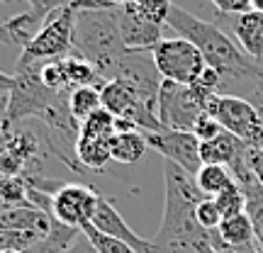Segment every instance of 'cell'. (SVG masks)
Listing matches in <instances>:
<instances>
[{"label":"cell","instance_id":"6da1fadb","mask_svg":"<svg viewBox=\"0 0 263 253\" xmlns=\"http://www.w3.org/2000/svg\"><path fill=\"white\" fill-rule=\"evenodd\" d=\"M163 219L156 236L151 239L156 253H210L212 231L202 229L195 217V207L205 200L195 176L163 159Z\"/></svg>","mask_w":263,"mask_h":253},{"label":"cell","instance_id":"7a4b0ae2","mask_svg":"<svg viewBox=\"0 0 263 253\" xmlns=\"http://www.w3.org/2000/svg\"><path fill=\"white\" fill-rule=\"evenodd\" d=\"M166 25L176 29L178 37L193 42L200 49V54L205 56L207 66H212L222 75L224 83L227 81H254L256 83L258 75L263 73L261 66L241 47H236L234 39L222 27H217L215 22L200 20L195 15H190L188 10L173 5Z\"/></svg>","mask_w":263,"mask_h":253},{"label":"cell","instance_id":"3957f363","mask_svg":"<svg viewBox=\"0 0 263 253\" xmlns=\"http://www.w3.org/2000/svg\"><path fill=\"white\" fill-rule=\"evenodd\" d=\"M73 51L95 66L103 81H110L115 64L132 51L127 49L120 29V10L115 5L85 8L76 15Z\"/></svg>","mask_w":263,"mask_h":253},{"label":"cell","instance_id":"277c9868","mask_svg":"<svg viewBox=\"0 0 263 253\" xmlns=\"http://www.w3.org/2000/svg\"><path fill=\"white\" fill-rule=\"evenodd\" d=\"M61 93H54L51 88L42 83L37 66L17 64V71L12 75V88L8 93V112H5V127H15L27 120H37L59 100Z\"/></svg>","mask_w":263,"mask_h":253},{"label":"cell","instance_id":"5b68a950","mask_svg":"<svg viewBox=\"0 0 263 253\" xmlns=\"http://www.w3.org/2000/svg\"><path fill=\"white\" fill-rule=\"evenodd\" d=\"M76 15L78 8H61L54 10L42 27L37 29V34L29 39V44L22 49L17 64L22 66H37L44 64L49 59H64L71 54L73 49V32H76Z\"/></svg>","mask_w":263,"mask_h":253},{"label":"cell","instance_id":"8992f818","mask_svg":"<svg viewBox=\"0 0 263 253\" xmlns=\"http://www.w3.org/2000/svg\"><path fill=\"white\" fill-rule=\"evenodd\" d=\"M210 98L212 95L202 93L195 85L163 81L159 100H156V117H159L161 127L176 131H193L195 120L205 112Z\"/></svg>","mask_w":263,"mask_h":253},{"label":"cell","instance_id":"52a82bcc","mask_svg":"<svg viewBox=\"0 0 263 253\" xmlns=\"http://www.w3.org/2000/svg\"><path fill=\"white\" fill-rule=\"evenodd\" d=\"M151 56H154V64L159 68L161 78L173 81V83L193 85L207 68V61L200 54V49L183 37L161 39L151 49Z\"/></svg>","mask_w":263,"mask_h":253},{"label":"cell","instance_id":"ba28073f","mask_svg":"<svg viewBox=\"0 0 263 253\" xmlns=\"http://www.w3.org/2000/svg\"><path fill=\"white\" fill-rule=\"evenodd\" d=\"M207 114H212L217 122L222 124V129L239 137L246 141L249 146L258 149L261 141V117L256 112L249 98H239V95H224L217 93L207 100L205 107Z\"/></svg>","mask_w":263,"mask_h":253},{"label":"cell","instance_id":"9c48e42d","mask_svg":"<svg viewBox=\"0 0 263 253\" xmlns=\"http://www.w3.org/2000/svg\"><path fill=\"white\" fill-rule=\"evenodd\" d=\"M110 81L124 83L139 100H144L151 107H156L161 83H163L159 68L154 64L151 51H127L115 64L112 73H110Z\"/></svg>","mask_w":263,"mask_h":253},{"label":"cell","instance_id":"30bf717a","mask_svg":"<svg viewBox=\"0 0 263 253\" xmlns=\"http://www.w3.org/2000/svg\"><path fill=\"white\" fill-rule=\"evenodd\" d=\"M98 197L100 192L90 185H81V183H64L57 190V195L51 197L54 205V217L61 224L73 226V229H83L93 222L95 207H98Z\"/></svg>","mask_w":263,"mask_h":253},{"label":"cell","instance_id":"8fae6325","mask_svg":"<svg viewBox=\"0 0 263 253\" xmlns=\"http://www.w3.org/2000/svg\"><path fill=\"white\" fill-rule=\"evenodd\" d=\"M149 149L159 151L166 161H173L176 166L188 170L190 176H195L202 168L200 159V139L193 131H176V129H159V131H144Z\"/></svg>","mask_w":263,"mask_h":253},{"label":"cell","instance_id":"7c38bea8","mask_svg":"<svg viewBox=\"0 0 263 253\" xmlns=\"http://www.w3.org/2000/svg\"><path fill=\"white\" fill-rule=\"evenodd\" d=\"M90 224L100 231V234H107L112 239H120L127 246H132L137 253H156V246L149 239H141L139 234H134L129 229V224L122 219V215L117 212V207L107 200V197H98V207H95V215Z\"/></svg>","mask_w":263,"mask_h":253},{"label":"cell","instance_id":"4fadbf2b","mask_svg":"<svg viewBox=\"0 0 263 253\" xmlns=\"http://www.w3.org/2000/svg\"><path fill=\"white\" fill-rule=\"evenodd\" d=\"M117 10H120V29H122V39L127 49H132V51H151L163 39L161 25L141 17L132 3H127V5Z\"/></svg>","mask_w":263,"mask_h":253},{"label":"cell","instance_id":"5bb4252c","mask_svg":"<svg viewBox=\"0 0 263 253\" xmlns=\"http://www.w3.org/2000/svg\"><path fill=\"white\" fill-rule=\"evenodd\" d=\"M249 144L241 141L239 137L229 134V131H222L217 134L215 139L210 141H200V159L202 163H215V166H227L232 168L239 159H244L249 153Z\"/></svg>","mask_w":263,"mask_h":253},{"label":"cell","instance_id":"9a60e30c","mask_svg":"<svg viewBox=\"0 0 263 253\" xmlns=\"http://www.w3.org/2000/svg\"><path fill=\"white\" fill-rule=\"evenodd\" d=\"M232 32H234L239 47L244 49L256 64L263 61V12L249 10L241 15H232Z\"/></svg>","mask_w":263,"mask_h":253},{"label":"cell","instance_id":"2e32d148","mask_svg":"<svg viewBox=\"0 0 263 253\" xmlns=\"http://www.w3.org/2000/svg\"><path fill=\"white\" fill-rule=\"evenodd\" d=\"M115 134H107V137H93V134H81L78 137V146H76V153L88 170H103L110 161H112V153H110V144H112Z\"/></svg>","mask_w":263,"mask_h":253},{"label":"cell","instance_id":"e0dca14e","mask_svg":"<svg viewBox=\"0 0 263 253\" xmlns=\"http://www.w3.org/2000/svg\"><path fill=\"white\" fill-rule=\"evenodd\" d=\"M146 149H149V141H146L144 131H122V134H115L112 144H110L112 161L122 163V166L139 163L146 156Z\"/></svg>","mask_w":263,"mask_h":253},{"label":"cell","instance_id":"ac0fdd59","mask_svg":"<svg viewBox=\"0 0 263 253\" xmlns=\"http://www.w3.org/2000/svg\"><path fill=\"white\" fill-rule=\"evenodd\" d=\"M195 183H197V188L205 192V197H217L219 192H224L227 188H232L236 180L227 166L202 163V168L195 173Z\"/></svg>","mask_w":263,"mask_h":253},{"label":"cell","instance_id":"d6986e66","mask_svg":"<svg viewBox=\"0 0 263 253\" xmlns=\"http://www.w3.org/2000/svg\"><path fill=\"white\" fill-rule=\"evenodd\" d=\"M103 107V100H100V88L95 85H83V88H73L68 93V110L73 114L78 124L85 122L90 114H95Z\"/></svg>","mask_w":263,"mask_h":253},{"label":"cell","instance_id":"ffe728a7","mask_svg":"<svg viewBox=\"0 0 263 253\" xmlns=\"http://www.w3.org/2000/svg\"><path fill=\"white\" fill-rule=\"evenodd\" d=\"M0 3H27L29 5V12L44 22V20L54 12V10H61V8H78V10H85V8H105L110 5L107 0H0Z\"/></svg>","mask_w":263,"mask_h":253},{"label":"cell","instance_id":"44dd1931","mask_svg":"<svg viewBox=\"0 0 263 253\" xmlns=\"http://www.w3.org/2000/svg\"><path fill=\"white\" fill-rule=\"evenodd\" d=\"M219 239L229 246H246V244H256V236H254V226H251V219L246 217V212L236 217H229L224 219L219 229H217Z\"/></svg>","mask_w":263,"mask_h":253},{"label":"cell","instance_id":"7402d4cb","mask_svg":"<svg viewBox=\"0 0 263 253\" xmlns=\"http://www.w3.org/2000/svg\"><path fill=\"white\" fill-rule=\"evenodd\" d=\"M66 61V75H68V88L73 90V88H83V85H95V88H100L105 83L100 73L95 71V66L90 61H85L83 56H64Z\"/></svg>","mask_w":263,"mask_h":253},{"label":"cell","instance_id":"603a6c76","mask_svg":"<svg viewBox=\"0 0 263 253\" xmlns=\"http://www.w3.org/2000/svg\"><path fill=\"white\" fill-rule=\"evenodd\" d=\"M27 183L15 176V178H0V209H12V207H32L27 197Z\"/></svg>","mask_w":263,"mask_h":253},{"label":"cell","instance_id":"cb8c5ba5","mask_svg":"<svg viewBox=\"0 0 263 253\" xmlns=\"http://www.w3.org/2000/svg\"><path fill=\"white\" fill-rule=\"evenodd\" d=\"M39 78H42V83L47 85V88H51L54 93H71L64 59H49L44 64H39Z\"/></svg>","mask_w":263,"mask_h":253},{"label":"cell","instance_id":"d4e9b609","mask_svg":"<svg viewBox=\"0 0 263 253\" xmlns=\"http://www.w3.org/2000/svg\"><path fill=\"white\" fill-rule=\"evenodd\" d=\"M132 5L137 8L141 17H146L149 22H156L161 27L168 22L171 8H173L171 0H132Z\"/></svg>","mask_w":263,"mask_h":253},{"label":"cell","instance_id":"484cf974","mask_svg":"<svg viewBox=\"0 0 263 253\" xmlns=\"http://www.w3.org/2000/svg\"><path fill=\"white\" fill-rule=\"evenodd\" d=\"M217 207H219V215H222V219H229V217H236L244 212L246 207V200H244V192H241V188L239 185H232V188H227L224 192H219V195L215 197Z\"/></svg>","mask_w":263,"mask_h":253},{"label":"cell","instance_id":"4316f807","mask_svg":"<svg viewBox=\"0 0 263 253\" xmlns=\"http://www.w3.org/2000/svg\"><path fill=\"white\" fill-rule=\"evenodd\" d=\"M81 231L90 239V244H93L100 253H137L132 246H127L124 241H120V239H112V236H107V234H100L93 224L83 226Z\"/></svg>","mask_w":263,"mask_h":253},{"label":"cell","instance_id":"83f0119b","mask_svg":"<svg viewBox=\"0 0 263 253\" xmlns=\"http://www.w3.org/2000/svg\"><path fill=\"white\" fill-rule=\"evenodd\" d=\"M195 217H197V224L207 229V231H217L219 224L224 222L222 215H219V207H217L215 197H205L200 205L195 207Z\"/></svg>","mask_w":263,"mask_h":253},{"label":"cell","instance_id":"f1b7e54d","mask_svg":"<svg viewBox=\"0 0 263 253\" xmlns=\"http://www.w3.org/2000/svg\"><path fill=\"white\" fill-rule=\"evenodd\" d=\"M222 124L217 122L212 114H207V112H202L200 117L195 120V127H193V134H195L200 141H210V139H215L217 134H222Z\"/></svg>","mask_w":263,"mask_h":253},{"label":"cell","instance_id":"f546056e","mask_svg":"<svg viewBox=\"0 0 263 253\" xmlns=\"http://www.w3.org/2000/svg\"><path fill=\"white\" fill-rule=\"evenodd\" d=\"M210 253H261L256 244H246V246H229L224 244L217 231H212V251Z\"/></svg>","mask_w":263,"mask_h":253},{"label":"cell","instance_id":"4dcf8cb0","mask_svg":"<svg viewBox=\"0 0 263 253\" xmlns=\"http://www.w3.org/2000/svg\"><path fill=\"white\" fill-rule=\"evenodd\" d=\"M222 15H241L251 10V0H210Z\"/></svg>","mask_w":263,"mask_h":253},{"label":"cell","instance_id":"1f68e13d","mask_svg":"<svg viewBox=\"0 0 263 253\" xmlns=\"http://www.w3.org/2000/svg\"><path fill=\"white\" fill-rule=\"evenodd\" d=\"M251 105L256 107V112L261 117V141H258V149H263V73L258 75V81L254 83V90H251Z\"/></svg>","mask_w":263,"mask_h":253},{"label":"cell","instance_id":"d6a6232c","mask_svg":"<svg viewBox=\"0 0 263 253\" xmlns=\"http://www.w3.org/2000/svg\"><path fill=\"white\" fill-rule=\"evenodd\" d=\"M249 166L254 170V176L258 178V183L263 185V149H254L251 146V151H249Z\"/></svg>","mask_w":263,"mask_h":253},{"label":"cell","instance_id":"836d02e7","mask_svg":"<svg viewBox=\"0 0 263 253\" xmlns=\"http://www.w3.org/2000/svg\"><path fill=\"white\" fill-rule=\"evenodd\" d=\"M66 253H100V251H98V248L90 244V239L81 231V234H78V239L71 244V248H68Z\"/></svg>","mask_w":263,"mask_h":253},{"label":"cell","instance_id":"e575fe53","mask_svg":"<svg viewBox=\"0 0 263 253\" xmlns=\"http://www.w3.org/2000/svg\"><path fill=\"white\" fill-rule=\"evenodd\" d=\"M10 88H12V75H8V73H3V71H0V100H8Z\"/></svg>","mask_w":263,"mask_h":253},{"label":"cell","instance_id":"d590c367","mask_svg":"<svg viewBox=\"0 0 263 253\" xmlns=\"http://www.w3.org/2000/svg\"><path fill=\"white\" fill-rule=\"evenodd\" d=\"M5 112H8V100H0V131L5 129Z\"/></svg>","mask_w":263,"mask_h":253},{"label":"cell","instance_id":"8d00e7d4","mask_svg":"<svg viewBox=\"0 0 263 253\" xmlns=\"http://www.w3.org/2000/svg\"><path fill=\"white\" fill-rule=\"evenodd\" d=\"M251 10H258V12H263V0H251Z\"/></svg>","mask_w":263,"mask_h":253},{"label":"cell","instance_id":"74e56055","mask_svg":"<svg viewBox=\"0 0 263 253\" xmlns=\"http://www.w3.org/2000/svg\"><path fill=\"white\" fill-rule=\"evenodd\" d=\"M110 5H115V8H122V5H127V3H132V0H107Z\"/></svg>","mask_w":263,"mask_h":253},{"label":"cell","instance_id":"f35d334b","mask_svg":"<svg viewBox=\"0 0 263 253\" xmlns=\"http://www.w3.org/2000/svg\"><path fill=\"white\" fill-rule=\"evenodd\" d=\"M0 253H25V251H15V248H5V251H0Z\"/></svg>","mask_w":263,"mask_h":253}]
</instances>
